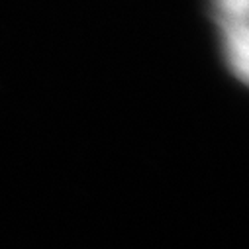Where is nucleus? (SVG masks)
Returning <instances> with one entry per match:
<instances>
[{
	"label": "nucleus",
	"mask_w": 249,
	"mask_h": 249,
	"mask_svg": "<svg viewBox=\"0 0 249 249\" xmlns=\"http://www.w3.org/2000/svg\"><path fill=\"white\" fill-rule=\"evenodd\" d=\"M249 0H210V16L220 32L224 63L231 77L245 85L249 77Z\"/></svg>",
	"instance_id": "nucleus-1"
}]
</instances>
